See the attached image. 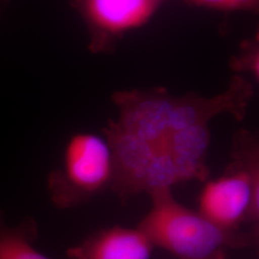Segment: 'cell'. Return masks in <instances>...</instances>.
<instances>
[{
	"instance_id": "cell-1",
	"label": "cell",
	"mask_w": 259,
	"mask_h": 259,
	"mask_svg": "<svg viewBox=\"0 0 259 259\" xmlns=\"http://www.w3.org/2000/svg\"><path fill=\"white\" fill-rule=\"evenodd\" d=\"M254 94L252 83L235 74L227 90L212 97L194 93L175 96L164 88L118 91L111 100L118 118L109 119L102 135L118 158L137 161L161 153L178 132L209 124L221 114L244 120Z\"/></svg>"
},
{
	"instance_id": "cell-2",
	"label": "cell",
	"mask_w": 259,
	"mask_h": 259,
	"mask_svg": "<svg viewBox=\"0 0 259 259\" xmlns=\"http://www.w3.org/2000/svg\"><path fill=\"white\" fill-rule=\"evenodd\" d=\"M152 207L138 225L153 247L179 259H205L226 249L255 248L259 229L230 231L210 222L197 210L179 203L172 188L153 191Z\"/></svg>"
},
{
	"instance_id": "cell-3",
	"label": "cell",
	"mask_w": 259,
	"mask_h": 259,
	"mask_svg": "<svg viewBox=\"0 0 259 259\" xmlns=\"http://www.w3.org/2000/svg\"><path fill=\"white\" fill-rule=\"evenodd\" d=\"M198 197L197 211L216 226L239 231L259 229V140L247 129L232 137L231 161L224 173L207 180Z\"/></svg>"
},
{
	"instance_id": "cell-4",
	"label": "cell",
	"mask_w": 259,
	"mask_h": 259,
	"mask_svg": "<svg viewBox=\"0 0 259 259\" xmlns=\"http://www.w3.org/2000/svg\"><path fill=\"white\" fill-rule=\"evenodd\" d=\"M114 160L104 136L78 132L65 141L61 162L47 178V192L56 208L72 209L111 190Z\"/></svg>"
},
{
	"instance_id": "cell-5",
	"label": "cell",
	"mask_w": 259,
	"mask_h": 259,
	"mask_svg": "<svg viewBox=\"0 0 259 259\" xmlns=\"http://www.w3.org/2000/svg\"><path fill=\"white\" fill-rule=\"evenodd\" d=\"M91 34L94 53L109 52L126 32L141 27L156 13L160 0H71Z\"/></svg>"
},
{
	"instance_id": "cell-6",
	"label": "cell",
	"mask_w": 259,
	"mask_h": 259,
	"mask_svg": "<svg viewBox=\"0 0 259 259\" xmlns=\"http://www.w3.org/2000/svg\"><path fill=\"white\" fill-rule=\"evenodd\" d=\"M153 249L138 228L112 226L91 233L78 245L68 248L66 259H150Z\"/></svg>"
},
{
	"instance_id": "cell-7",
	"label": "cell",
	"mask_w": 259,
	"mask_h": 259,
	"mask_svg": "<svg viewBox=\"0 0 259 259\" xmlns=\"http://www.w3.org/2000/svg\"><path fill=\"white\" fill-rule=\"evenodd\" d=\"M37 237L38 226L32 216L10 226L0 209V259H49L34 247Z\"/></svg>"
},
{
	"instance_id": "cell-8",
	"label": "cell",
	"mask_w": 259,
	"mask_h": 259,
	"mask_svg": "<svg viewBox=\"0 0 259 259\" xmlns=\"http://www.w3.org/2000/svg\"><path fill=\"white\" fill-rule=\"evenodd\" d=\"M232 71L236 73H248L254 81H259V37L245 39L240 46V51L230 61Z\"/></svg>"
},
{
	"instance_id": "cell-9",
	"label": "cell",
	"mask_w": 259,
	"mask_h": 259,
	"mask_svg": "<svg viewBox=\"0 0 259 259\" xmlns=\"http://www.w3.org/2000/svg\"><path fill=\"white\" fill-rule=\"evenodd\" d=\"M186 4L218 11H247L258 13L259 0H184Z\"/></svg>"
},
{
	"instance_id": "cell-10",
	"label": "cell",
	"mask_w": 259,
	"mask_h": 259,
	"mask_svg": "<svg viewBox=\"0 0 259 259\" xmlns=\"http://www.w3.org/2000/svg\"><path fill=\"white\" fill-rule=\"evenodd\" d=\"M205 259H226V253H225V250H220V251H218L217 253L213 254L212 256L207 257V258Z\"/></svg>"
}]
</instances>
